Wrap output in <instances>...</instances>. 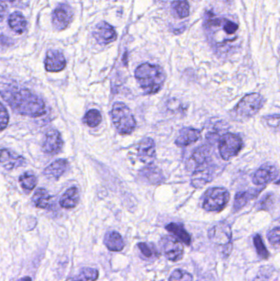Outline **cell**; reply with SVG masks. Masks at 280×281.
<instances>
[{
	"label": "cell",
	"mask_w": 280,
	"mask_h": 281,
	"mask_svg": "<svg viewBox=\"0 0 280 281\" xmlns=\"http://www.w3.org/2000/svg\"><path fill=\"white\" fill-rule=\"evenodd\" d=\"M2 98L16 113L36 118L46 113L44 101L28 89L22 88L13 82L2 81Z\"/></svg>",
	"instance_id": "cell-1"
},
{
	"label": "cell",
	"mask_w": 280,
	"mask_h": 281,
	"mask_svg": "<svg viewBox=\"0 0 280 281\" xmlns=\"http://www.w3.org/2000/svg\"><path fill=\"white\" fill-rule=\"evenodd\" d=\"M135 77L145 94L153 95L162 89L166 75L164 69L159 65L145 63L137 68Z\"/></svg>",
	"instance_id": "cell-2"
},
{
	"label": "cell",
	"mask_w": 280,
	"mask_h": 281,
	"mask_svg": "<svg viewBox=\"0 0 280 281\" xmlns=\"http://www.w3.org/2000/svg\"><path fill=\"white\" fill-rule=\"evenodd\" d=\"M111 118L116 130L122 135L131 134L137 127V122L132 111L122 102L113 104Z\"/></svg>",
	"instance_id": "cell-3"
},
{
	"label": "cell",
	"mask_w": 280,
	"mask_h": 281,
	"mask_svg": "<svg viewBox=\"0 0 280 281\" xmlns=\"http://www.w3.org/2000/svg\"><path fill=\"white\" fill-rule=\"evenodd\" d=\"M266 104V99L259 93L246 95L234 107L233 113L239 120L252 118L260 112Z\"/></svg>",
	"instance_id": "cell-4"
},
{
	"label": "cell",
	"mask_w": 280,
	"mask_h": 281,
	"mask_svg": "<svg viewBox=\"0 0 280 281\" xmlns=\"http://www.w3.org/2000/svg\"><path fill=\"white\" fill-rule=\"evenodd\" d=\"M230 199L229 191L224 187H211L207 190L203 197L202 207L207 211L219 212L224 209Z\"/></svg>",
	"instance_id": "cell-5"
},
{
	"label": "cell",
	"mask_w": 280,
	"mask_h": 281,
	"mask_svg": "<svg viewBox=\"0 0 280 281\" xmlns=\"http://www.w3.org/2000/svg\"><path fill=\"white\" fill-rule=\"evenodd\" d=\"M243 145V140L239 135L231 133H225L219 138V154L223 160H229L240 152Z\"/></svg>",
	"instance_id": "cell-6"
},
{
	"label": "cell",
	"mask_w": 280,
	"mask_h": 281,
	"mask_svg": "<svg viewBox=\"0 0 280 281\" xmlns=\"http://www.w3.org/2000/svg\"><path fill=\"white\" fill-rule=\"evenodd\" d=\"M208 238L213 244L232 247V229L229 224L219 222L209 229Z\"/></svg>",
	"instance_id": "cell-7"
},
{
	"label": "cell",
	"mask_w": 280,
	"mask_h": 281,
	"mask_svg": "<svg viewBox=\"0 0 280 281\" xmlns=\"http://www.w3.org/2000/svg\"><path fill=\"white\" fill-rule=\"evenodd\" d=\"M160 246L166 258L170 261H180L183 257V245L175 237H163L162 239H160Z\"/></svg>",
	"instance_id": "cell-8"
},
{
	"label": "cell",
	"mask_w": 280,
	"mask_h": 281,
	"mask_svg": "<svg viewBox=\"0 0 280 281\" xmlns=\"http://www.w3.org/2000/svg\"><path fill=\"white\" fill-rule=\"evenodd\" d=\"M216 170L210 161L196 168L191 177V183L196 188H202L215 177Z\"/></svg>",
	"instance_id": "cell-9"
},
{
	"label": "cell",
	"mask_w": 280,
	"mask_h": 281,
	"mask_svg": "<svg viewBox=\"0 0 280 281\" xmlns=\"http://www.w3.org/2000/svg\"><path fill=\"white\" fill-rule=\"evenodd\" d=\"M73 17L72 9L69 4L62 3L54 9L52 15V23L58 31L66 29Z\"/></svg>",
	"instance_id": "cell-10"
},
{
	"label": "cell",
	"mask_w": 280,
	"mask_h": 281,
	"mask_svg": "<svg viewBox=\"0 0 280 281\" xmlns=\"http://www.w3.org/2000/svg\"><path fill=\"white\" fill-rule=\"evenodd\" d=\"M278 168L276 165H263L254 173L252 182L256 186H264L273 182L279 176Z\"/></svg>",
	"instance_id": "cell-11"
},
{
	"label": "cell",
	"mask_w": 280,
	"mask_h": 281,
	"mask_svg": "<svg viewBox=\"0 0 280 281\" xmlns=\"http://www.w3.org/2000/svg\"><path fill=\"white\" fill-rule=\"evenodd\" d=\"M64 145V140L61 134L56 129H50L47 132L43 142V150L47 154L57 155L61 151Z\"/></svg>",
	"instance_id": "cell-12"
},
{
	"label": "cell",
	"mask_w": 280,
	"mask_h": 281,
	"mask_svg": "<svg viewBox=\"0 0 280 281\" xmlns=\"http://www.w3.org/2000/svg\"><path fill=\"white\" fill-rule=\"evenodd\" d=\"M93 36L101 45L110 44L117 39V33L111 25L105 22H101L96 25L94 30Z\"/></svg>",
	"instance_id": "cell-13"
},
{
	"label": "cell",
	"mask_w": 280,
	"mask_h": 281,
	"mask_svg": "<svg viewBox=\"0 0 280 281\" xmlns=\"http://www.w3.org/2000/svg\"><path fill=\"white\" fill-rule=\"evenodd\" d=\"M155 153H156V148H155V140L150 138H143L138 145V159L144 164L150 165L155 160Z\"/></svg>",
	"instance_id": "cell-14"
},
{
	"label": "cell",
	"mask_w": 280,
	"mask_h": 281,
	"mask_svg": "<svg viewBox=\"0 0 280 281\" xmlns=\"http://www.w3.org/2000/svg\"><path fill=\"white\" fill-rule=\"evenodd\" d=\"M66 64V59L61 52L54 49L47 52L44 60V67L47 71L58 72L62 71L65 69Z\"/></svg>",
	"instance_id": "cell-15"
},
{
	"label": "cell",
	"mask_w": 280,
	"mask_h": 281,
	"mask_svg": "<svg viewBox=\"0 0 280 281\" xmlns=\"http://www.w3.org/2000/svg\"><path fill=\"white\" fill-rule=\"evenodd\" d=\"M0 161L1 167L6 170H13L15 168L20 167L25 164L24 158L7 149H2L1 150Z\"/></svg>",
	"instance_id": "cell-16"
},
{
	"label": "cell",
	"mask_w": 280,
	"mask_h": 281,
	"mask_svg": "<svg viewBox=\"0 0 280 281\" xmlns=\"http://www.w3.org/2000/svg\"><path fill=\"white\" fill-rule=\"evenodd\" d=\"M201 132L193 128H183L180 130L179 135L175 140V144L179 147H185L192 145L199 140Z\"/></svg>",
	"instance_id": "cell-17"
},
{
	"label": "cell",
	"mask_w": 280,
	"mask_h": 281,
	"mask_svg": "<svg viewBox=\"0 0 280 281\" xmlns=\"http://www.w3.org/2000/svg\"><path fill=\"white\" fill-rule=\"evenodd\" d=\"M68 167H69V161L66 159H59L46 167L43 174L49 178L59 179V177L66 172Z\"/></svg>",
	"instance_id": "cell-18"
},
{
	"label": "cell",
	"mask_w": 280,
	"mask_h": 281,
	"mask_svg": "<svg viewBox=\"0 0 280 281\" xmlns=\"http://www.w3.org/2000/svg\"><path fill=\"white\" fill-rule=\"evenodd\" d=\"M140 174L143 178L150 184H160L165 181V177L161 170L152 164L144 168Z\"/></svg>",
	"instance_id": "cell-19"
},
{
	"label": "cell",
	"mask_w": 280,
	"mask_h": 281,
	"mask_svg": "<svg viewBox=\"0 0 280 281\" xmlns=\"http://www.w3.org/2000/svg\"><path fill=\"white\" fill-rule=\"evenodd\" d=\"M79 199L80 196L77 187H71L64 192L59 200V204L63 208L71 209L78 205Z\"/></svg>",
	"instance_id": "cell-20"
},
{
	"label": "cell",
	"mask_w": 280,
	"mask_h": 281,
	"mask_svg": "<svg viewBox=\"0 0 280 281\" xmlns=\"http://www.w3.org/2000/svg\"><path fill=\"white\" fill-rule=\"evenodd\" d=\"M260 189H249L243 192H239L237 193L235 200H234V209L235 211H238L241 210L243 207H245L251 200L254 199L255 197L258 196L261 192Z\"/></svg>",
	"instance_id": "cell-21"
},
{
	"label": "cell",
	"mask_w": 280,
	"mask_h": 281,
	"mask_svg": "<svg viewBox=\"0 0 280 281\" xmlns=\"http://www.w3.org/2000/svg\"><path fill=\"white\" fill-rule=\"evenodd\" d=\"M105 244L106 247L112 251H122L125 246L123 237L116 231L108 232L106 234L105 237Z\"/></svg>",
	"instance_id": "cell-22"
},
{
	"label": "cell",
	"mask_w": 280,
	"mask_h": 281,
	"mask_svg": "<svg viewBox=\"0 0 280 281\" xmlns=\"http://www.w3.org/2000/svg\"><path fill=\"white\" fill-rule=\"evenodd\" d=\"M165 229L187 246H189L192 243L191 235L185 229L183 224H179V223H170L165 226Z\"/></svg>",
	"instance_id": "cell-23"
},
{
	"label": "cell",
	"mask_w": 280,
	"mask_h": 281,
	"mask_svg": "<svg viewBox=\"0 0 280 281\" xmlns=\"http://www.w3.org/2000/svg\"><path fill=\"white\" fill-rule=\"evenodd\" d=\"M52 200L51 196L44 188H38L32 197V202L40 209H48L51 207Z\"/></svg>",
	"instance_id": "cell-24"
},
{
	"label": "cell",
	"mask_w": 280,
	"mask_h": 281,
	"mask_svg": "<svg viewBox=\"0 0 280 281\" xmlns=\"http://www.w3.org/2000/svg\"><path fill=\"white\" fill-rule=\"evenodd\" d=\"M8 25L17 34H23L27 31V22L22 12H15L10 15Z\"/></svg>",
	"instance_id": "cell-25"
},
{
	"label": "cell",
	"mask_w": 280,
	"mask_h": 281,
	"mask_svg": "<svg viewBox=\"0 0 280 281\" xmlns=\"http://www.w3.org/2000/svg\"><path fill=\"white\" fill-rule=\"evenodd\" d=\"M210 151L209 148L207 147V145H202L195 150L190 160L193 162L195 168H197L199 165L210 161Z\"/></svg>",
	"instance_id": "cell-26"
},
{
	"label": "cell",
	"mask_w": 280,
	"mask_h": 281,
	"mask_svg": "<svg viewBox=\"0 0 280 281\" xmlns=\"http://www.w3.org/2000/svg\"><path fill=\"white\" fill-rule=\"evenodd\" d=\"M19 182L21 187L23 188L25 192H32L35 187H36L37 177L34 174L31 172H26L23 175H21L19 177Z\"/></svg>",
	"instance_id": "cell-27"
},
{
	"label": "cell",
	"mask_w": 280,
	"mask_h": 281,
	"mask_svg": "<svg viewBox=\"0 0 280 281\" xmlns=\"http://www.w3.org/2000/svg\"><path fill=\"white\" fill-rule=\"evenodd\" d=\"M172 7L180 18H185L189 16L190 6L187 0H176L173 2Z\"/></svg>",
	"instance_id": "cell-28"
},
{
	"label": "cell",
	"mask_w": 280,
	"mask_h": 281,
	"mask_svg": "<svg viewBox=\"0 0 280 281\" xmlns=\"http://www.w3.org/2000/svg\"><path fill=\"white\" fill-rule=\"evenodd\" d=\"M84 121L90 128H96L102 121L101 112L97 109H90L86 113Z\"/></svg>",
	"instance_id": "cell-29"
},
{
	"label": "cell",
	"mask_w": 280,
	"mask_h": 281,
	"mask_svg": "<svg viewBox=\"0 0 280 281\" xmlns=\"http://www.w3.org/2000/svg\"><path fill=\"white\" fill-rule=\"evenodd\" d=\"M262 123L267 128H271L274 132L280 133V114H271L264 116Z\"/></svg>",
	"instance_id": "cell-30"
},
{
	"label": "cell",
	"mask_w": 280,
	"mask_h": 281,
	"mask_svg": "<svg viewBox=\"0 0 280 281\" xmlns=\"http://www.w3.org/2000/svg\"><path fill=\"white\" fill-rule=\"evenodd\" d=\"M254 246L256 247V252L258 256L262 259H268L270 253L266 246L264 244L263 240L261 239V235L256 234L253 238Z\"/></svg>",
	"instance_id": "cell-31"
},
{
	"label": "cell",
	"mask_w": 280,
	"mask_h": 281,
	"mask_svg": "<svg viewBox=\"0 0 280 281\" xmlns=\"http://www.w3.org/2000/svg\"><path fill=\"white\" fill-rule=\"evenodd\" d=\"M138 247L140 249V252L143 256L147 258H151L153 256L157 257L160 255L157 250L155 248V245L147 243H139L138 244Z\"/></svg>",
	"instance_id": "cell-32"
},
{
	"label": "cell",
	"mask_w": 280,
	"mask_h": 281,
	"mask_svg": "<svg viewBox=\"0 0 280 281\" xmlns=\"http://www.w3.org/2000/svg\"><path fill=\"white\" fill-rule=\"evenodd\" d=\"M99 277V271L96 269L85 267L81 269L79 275V281H96Z\"/></svg>",
	"instance_id": "cell-33"
},
{
	"label": "cell",
	"mask_w": 280,
	"mask_h": 281,
	"mask_svg": "<svg viewBox=\"0 0 280 281\" xmlns=\"http://www.w3.org/2000/svg\"><path fill=\"white\" fill-rule=\"evenodd\" d=\"M170 281H193L192 276L189 272L182 270V269H177L173 271L170 275Z\"/></svg>",
	"instance_id": "cell-34"
},
{
	"label": "cell",
	"mask_w": 280,
	"mask_h": 281,
	"mask_svg": "<svg viewBox=\"0 0 280 281\" xmlns=\"http://www.w3.org/2000/svg\"><path fill=\"white\" fill-rule=\"evenodd\" d=\"M220 25L224 33L229 35L235 34L239 30V25L229 19L220 20Z\"/></svg>",
	"instance_id": "cell-35"
},
{
	"label": "cell",
	"mask_w": 280,
	"mask_h": 281,
	"mask_svg": "<svg viewBox=\"0 0 280 281\" xmlns=\"http://www.w3.org/2000/svg\"><path fill=\"white\" fill-rule=\"evenodd\" d=\"M0 121H1L0 122L1 131H3L5 128H7V124H8L9 115H8L7 109L2 103L0 104Z\"/></svg>",
	"instance_id": "cell-36"
},
{
	"label": "cell",
	"mask_w": 280,
	"mask_h": 281,
	"mask_svg": "<svg viewBox=\"0 0 280 281\" xmlns=\"http://www.w3.org/2000/svg\"><path fill=\"white\" fill-rule=\"evenodd\" d=\"M267 239L271 244L280 245V227L271 229L267 234Z\"/></svg>",
	"instance_id": "cell-37"
},
{
	"label": "cell",
	"mask_w": 280,
	"mask_h": 281,
	"mask_svg": "<svg viewBox=\"0 0 280 281\" xmlns=\"http://www.w3.org/2000/svg\"><path fill=\"white\" fill-rule=\"evenodd\" d=\"M17 281H32V278L28 277V276H26V277L20 279V280H18Z\"/></svg>",
	"instance_id": "cell-38"
},
{
	"label": "cell",
	"mask_w": 280,
	"mask_h": 281,
	"mask_svg": "<svg viewBox=\"0 0 280 281\" xmlns=\"http://www.w3.org/2000/svg\"><path fill=\"white\" fill-rule=\"evenodd\" d=\"M2 2H3V1H7V2H13V1H15V0H2Z\"/></svg>",
	"instance_id": "cell-39"
},
{
	"label": "cell",
	"mask_w": 280,
	"mask_h": 281,
	"mask_svg": "<svg viewBox=\"0 0 280 281\" xmlns=\"http://www.w3.org/2000/svg\"><path fill=\"white\" fill-rule=\"evenodd\" d=\"M277 183H279V184H280V181H279L278 182H277Z\"/></svg>",
	"instance_id": "cell-40"
},
{
	"label": "cell",
	"mask_w": 280,
	"mask_h": 281,
	"mask_svg": "<svg viewBox=\"0 0 280 281\" xmlns=\"http://www.w3.org/2000/svg\"></svg>",
	"instance_id": "cell-41"
},
{
	"label": "cell",
	"mask_w": 280,
	"mask_h": 281,
	"mask_svg": "<svg viewBox=\"0 0 280 281\" xmlns=\"http://www.w3.org/2000/svg\"></svg>",
	"instance_id": "cell-42"
}]
</instances>
